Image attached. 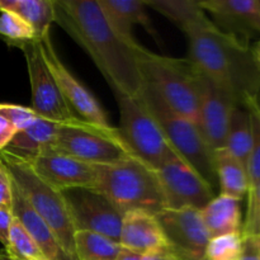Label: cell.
Listing matches in <instances>:
<instances>
[{
    "label": "cell",
    "instance_id": "14",
    "mask_svg": "<svg viewBox=\"0 0 260 260\" xmlns=\"http://www.w3.org/2000/svg\"><path fill=\"white\" fill-rule=\"evenodd\" d=\"M156 218L173 250L187 260H205L210 241L200 210L180 208L156 213Z\"/></svg>",
    "mask_w": 260,
    "mask_h": 260
},
{
    "label": "cell",
    "instance_id": "35",
    "mask_svg": "<svg viewBox=\"0 0 260 260\" xmlns=\"http://www.w3.org/2000/svg\"><path fill=\"white\" fill-rule=\"evenodd\" d=\"M13 213L12 210H4L0 208V243L4 248H7L8 241H9L10 228L13 223Z\"/></svg>",
    "mask_w": 260,
    "mask_h": 260
},
{
    "label": "cell",
    "instance_id": "25",
    "mask_svg": "<svg viewBox=\"0 0 260 260\" xmlns=\"http://www.w3.org/2000/svg\"><path fill=\"white\" fill-rule=\"evenodd\" d=\"M146 7H151L160 14L174 23L180 30L207 19L200 2L196 0H144Z\"/></svg>",
    "mask_w": 260,
    "mask_h": 260
},
{
    "label": "cell",
    "instance_id": "24",
    "mask_svg": "<svg viewBox=\"0 0 260 260\" xmlns=\"http://www.w3.org/2000/svg\"><path fill=\"white\" fill-rule=\"evenodd\" d=\"M225 149L238 159L248 172V161L251 150V123L249 112L244 106H235L231 112Z\"/></svg>",
    "mask_w": 260,
    "mask_h": 260
},
{
    "label": "cell",
    "instance_id": "23",
    "mask_svg": "<svg viewBox=\"0 0 260 260\" xmlns=\"http://www.w3.org/2000/svg\"><path fill=\"white\" fill-rule=\"evenodd\" d=\"M0 9L19 15L35 29L38 40L50 35L55 22L53 0H0Z\"/></svg>",
    "mask_w": 260,
    "mask_h": 260
},
{
    "label": "cell",
    "instance_id": "22",
    "mask_svg": "<svg viewBox=\"0 0 260 260\" xmlns=\"http://www.w3.org/2000/svg\"><path fill=\"white\" fill-rule=\"evenodd\" d=\"M62 124L38 117L29 126L14 135L7 149L22 155H32L50 149Z\"/></svg>",
    "mask_w": 260,
    "mask_h": 260
},
{
    "label": "cell",
    "instance_id": "4",
    "mask_svg": "<svg viewBox=\"0 0 260 260\" xmlns=\"http://www.w3.org/2000/svg\"><path fill=\"white\" fill-rule=\"evenodd\" d=\"M96 167L94 189L106 196L122 213L141 210L154 215L165 210V198L154 168L134 155Z\"/></svg>",
    "mask_w": 260,
    "mask_h": 260
},
{
    "label": "cell",
    "instance_id": "21",
    "mask_svg": "<svg viewBox=\"0 0 260 260\" xmlns=\"http://www.w3.org/2000/svg\"><path fill=\"white\" fill-rule=\"evenodd\" d=\"M213 164L220 187V194L238 201L243 200L249 190L248 172L245 167L225 147L213 151Z\"/></svg>",
    "mask_w": 260,
    "mask_h": 260
},
{
    "label": "cell",
    "instance_id": "34",
    "mask_svg": "<svg viewBox=\"0 0 260 260\" xmlns=\"http://www.w3.org/2000/svg\"><path fill=\"white\" fill-rule=\"evenodd\" d=\"M243 238L240 260H260V235H248Z\"/></svg>",
    "mask_w": 260,
    "mask_h": 260
},
{
    "label": "cell",
    "instance_id": "16",
    "mask_svg": "<svg viewBox=\"0 0 260 260\" xmlns=\"http://www.w3.org/2000/svg\"><path fill=\"white\" fill-rule=\"evenodd\" d=\"M201 8L213 17V24L239 40L251 32L260 33L259 0H202Z\"/></svg>",
    "mask_w": 260,
    "mask_h": 260
},
{
    "label": "cell",
    "instance_id": "5",
    "mask_svg": "<svg viewBox=\"0 0 260 260\" xmlns=\"http://www.w3.org/2000/svg\"><path fill=\"white\" fill-rule=\"evenodd\" d=\"M137 99L151 114L178 156L215 190L218 182L213 164V151L208 146L200 126L173 111L149 83L145 84L141 95Z\"/></svg>",
    "mask_w": 260,
    "mask_h": 260
},
{
    "label": "cell",
    "instance_id": "3",
    "mask_svg": "<svg viewBox=\"0 0 260 260\" xmlns=\"http://www.w3.org/2000/svg\"><path fill=\"white\" fill-rule=\"evenodd\" d=\"M0 160L9 172L13 183L50 226L66 254L76 260L74 244L76 230L65 193L43 179L23 155L4 149L0 151Z\"/></svg>",
    "mask_w": 260,
    "mask_h": 260
},
{
    "label": "cell",
    "instance_id": "36",
    "mask_svg": "<svg viewBox=\"0 0 260 260\" xmlns=\"http://www.w3.org/2000/svg\"><path fill=\"white\" fill-rule=\"evenodd\" d=\"M15 134L17 128L4 116L0 114V151L9 146Z\"/></svg>",
    "mask_w": 260,
    "mask_h": 260
},
{
    "label": "cell",
    "instance_id": "30",
    "mask_svg": "<svg viewBox=\"0 0 260 260\" xmlns=\"http://www.w3.org/2000/svg\"><path fill=\"white\" fill-rule=\"evenodd\" d=\"M243 249L241 234L217 236L208 241L205 260H240Z\"/></svg>",
    "mask_w": 260,
    "mask_h": 260
},
{
    "label": "cell",
    "instance_id": "1",
    "mask_svg": "<svg viewBox=\"0 0 260 260\" xmlns=\"http://www.w3.org/2000/svg\"><path fill=\"white\" fill-rule=\"evenodd\" d=\"M55 22L90 56L113 93L137 99L145 81L137 58L140 43L113 29L96 0H53Z\"/></svg>",
    "mask_w": 260,
    "mask_h": 260
},
{
    "label": "cell",
    "instance_id": "9",
    "mask_svg": "<svg viewBox=\"0 0 260 260\" xmlns=\"http://www.w3.org/2000/svg\"><path fill=\"white\" fill-rule=\"evenodd\" d=\"M27 62L32 89V109L40 117L61 124H76L81 121L74 114L60 88L56 84L43 55L40 40L30 41L20 46Z\"/></svg>",
    "mask_w": 260,
    "mask_h": 260
},
{
    "label": "cell",
    "instance_id": "19",
    "mask_svg": "<svg viewBox=\"0 0 260 260\" xmlns=\"http://www.w3.org/2000/svg\"><path fill=\"white\" fill-rule=\"evenodd\" d=\"M96 3L109 24L124 38L135 40L132 28L134 25H141L157 43L160 42L144 0H96Z\"/></svg>",
    "mask_w": 260,
    "mask_h": 260
},
{
    "label": "cell",
    "instance_id": "17",
    "mask_svg": "<svg viewBox=\"0 0 260 260\" xmlns=\"http://www.w3.org/2000/svg\"><path fill=\"white\" fill-rule=\"evenodd\" d=\"M118 243L122 248L142 255L172 248L156 215L141 210L123 213Z\"/></svg>",
    "mask_w": 260,
    "mask_h": 260
},
{
    "label": "cell",
    "instance_id": "12",
    "mask_svg": "<svg viewBox=\"0 0 260 260\" xmlns=\"http://www.w3.org/2000/svg\"><path fill=\"white\" fill-rule=\"evenodd\" d=\"M40 41L42 43L46 63L74 114L86 123L103 127V128L112 127L107 118L106 112L102 108L95 96L69 71V69L60 60L52 45L51 36L46 35Z\"/></svg>",
    "mask_w": 260,
    "mask_h": 260
},
{
    "label": "cell",
    "instance_id": "8",
    "mask_svg": "<svg viewBox=\"0 0 260 260\" xmlns=\"http://www.w3.org/2000/svg\"><path fill=\"white\" fill-rule=\"evenodd\" d=\"M50 149L94 165L112 164L134 156L118 128H103L86 122L62 124Z\"/></svg>",
    "mask_w": 260,
    "mask_h": 260
},
{
    "label": "cell",
    "instance_id": "33",
    "mask_svg": "<svg viewBox=\"0 0 260 260\" xmlns=\"http://www.w3.org/2000/svg\"><path fill=\"white\" fill-rule=\"evenodd\" d=\"M13 180L5 165L0 160V208L12 210Z\"/></svg>",
    "mask_w": 260,
    "mask_h": 260
},
{
    "label": "cell",
    "instance_id": "39",
    "mask_svg": "<svg viewBox=\"0 0 260 260\" xmlns=\"http://www.w3.org/2000/svg\"><path fill=\"white\" fill-rule=\"evenodd\" d=\"M251 51H253V55H254V58H255L256 65H258L260 69V41L255 43V46L251 48Z\"/></svg>",
    "mask_w": 260,
    "mask_h": 260
},
{
    "label": "cell",
    "instance_id": "38",
    "mask_svg": "<svg viewBox=\"0 0 260 260\" xmlns=\"http://www.w3.org/2000/svg\"><path fill=\"white\" fill-rule=\"evenodd\" d=\"M144 259V255L142 254L136 253V251L128 250V249L121 248L118 255H117L116 260H142Z\"/></svg>",
    "mask_w": 260,
    "mask_h": 260
},
{
    "label": "cell",
    "instance_id": "27",
    "mask_svg": "<svg viewBox=\"0 0 260 260\" xmlns=\"http://www.w3.org/2000/svg\"><path fill=\"white\" fill-rule=\"evenodd\" d=\"M4 251L9 260H47L17 218H13L9 241Z\"/></svg>",
    "mask_w": 260,
    "mask_h": 260
},
{
    "label": "cell",
    "instance_id": "13",
    "mask_svg": "<svg viewBox=\"0 0 260 260\" xmlns=\"http://www.w3.org/2000/svg\"><path fill=\"white\" fill-rule=\"evenodd\" d=\"M197 94L198 126L201 132L212 151L223 149L231 112L238 104L198 69Z\"/></svg>",
    "mask_w": 260,
    "mask_h": 260
},
{
    "label": "cell",
    "instance_id": "20",
    "mask_svg": "<svg viewBox=\"0 0 260 260\" xmlns=\"http://www.w3.org/2000/svg\"><path fill=\"white\" fill-rule=\"evenodd\" d=\"M200 212L211 239L230 234H241L243 221L240 201L218 194Z\"/></svg>",
    "mask_w": 260,
    "mask_h": 260
},
{
    "label": "cell",
    "instance_id": "18",
    "mask_svg": "<svg viewBox=\"0 0 260 260\" xmlns=\"http://www.w3.org/2000/svg\"><path fill=\"white\" fill-rule=\"evenodd\" d=\"M12 213L13 217L19 221L20 225L25 229L30 238L36 241L46 259L73 260L63 250L50 226L33 210L32 206L25 200V197L14 183H13Z\"/></svg>",
    "mask_w": 260,
    "mask_h": 260
},
{
    "label": "cell",
    "instance_id": "31",
    "mask_svg": "<svg viewBox=\"0 0 260 260\" xmlns=\"http://www.w3.org/2000/svg\"><path fill=\"white\" fill-rule=\"evenodd\" d=\"M246 217L241 229V236L260 235V182L248 190Z\"/></svg>",
    "mask_w": 260,
    "mask_h": 260
},
{
    "label": "cell",
    "instance_id": "32",
    "mask_svg": "<svg viewBox=\"0 0 260 260\" xmlns=\"http://www.w3.org/2000/svg\"><path fill=\"white\" fill-rule=\"evenodd\" d=\"M0 114L4 116L17 128V132L29 126L40 117L32 108L9 103H0Z\"/></svg>",
    "mask_w": 260,
    "mask_h": 260
},
{
    "label": "cell",
    "instance_id": "11",
    "mask_svg": "<svg viewBox=\"0 0 260 260\" xmlns=\"http://www.w3.org/2000/svg\"><path fill=\"white\" fill-rule=\"evenodd\" d=\"M154 170L168 210L201 211L216 197L215 190L182 159L173 160Z\"/></svg>",
    "mask_w": 260,
    "mask_h": 260
},
{
    "label": "cell",
    "instance_id": "7",
    "mask_svg": "<svg viewBox=\"0 0 260 260\" xmlns=\"http://www.w3.org/2000/svg\"><path fill=\"white\" fill-rule=\"evenodd\" d=\"M113 94L119 109L118 131L134 155L154 169L180 159L139 99L121 93Z\"/></svg>",
    "mask_w": 260,
    "mask_h": 260
},
{
    "label": "cell",
    "instance_id": "15",
    "mask_svg": "<svg viewBox=\"0 0 260 260\" xmlns=\"http://www.w3.org/2000/svg\"><path fill=\"white\" fill-rule=\"evenodd\" d=\"M23 156L43 179L62 192L75 188H95L96 167L94 164L51 149Z\"/></svg>",
    "mask_w": 260,
    "mask_h": 260
},
{
    "label": "cell",
    "instance_id": "6",
    "mask_svg": "<svg viewBox=\"0 0 260 260\" xmlns=\"http://www.w3.org/2000/svg\"><path fill=\"white\" fill-rule=\"evenodd\" d=\"M140 69L145 81L159 93L177 113L198 124L197 69L188 58L157 55L144 46L137 48Z\"/></svg>",
    "mask_w": 260,
    "mask_h": 260
},
{
    "label": "cell",
    "instance_id": "29",
    "mask_svg": "<svg viewBox=\"0 0 260 260\" xmlns=\"http://www.w3.org/2000/svg\"><path fill=\"white\" fill-rule=\"evenodd\" d=\"M0 36L9 46L19 48L24 43L38 40L35 29L15 13L0 9Z\"/></svg>",
    "mask_w": 260,
    "mask_h": 260
},
{
    "label": "cell",
    "instance_id": "2",
    "mask_svg": "<svg viewBox=\"0 0 260 260\" xmlns=\"http://www.w3.org/2000/svg\"><path fill=\"white\" fill-rule=\"evenodd\" d=\"M188 60L243 106L249 96L260 98V69L248 42L218 29L210 18L183 30Z\"/></svg>",
    "mask_w": 260,
    "mask_h": 260
},
{
    "label": "cell",
    "instance_id": "10",
    "mask_svg": "<svg viewBox=\"0 0 260 260\" xmlns=\"http://www.w3.org/2000/svg\"><path fill=\"white\" fill-rule=\"evenodd\" d=\"M63 193L76 231H91L118 243L123 213L106 196L90 188Z\"/></svg>",
    "mask_w": 260,
    "mask_h": 260
},
{
    "label": "cell",
    "instance_id": "28",
    "mask_svg": "<svg viewBox=\"0 0 260 260\" xmlns=\"http://www.w3.org/2000/svg\"><path fill=\"white\" fill-rule=\"evenodd\" d=\"M243 106L249 112L251 123V150L248 161L249 189L260 182V98L249 96Z\"/></svg>",
    "mask_w": 260,
    "mask_h": 260
},
{
    "label": "cell",
    "instance_id": "26",
    "mask_svg": "<svg viewBox=\"0 0 260 260\" xmlns=\"http://www.w3.org/2000/svg\"><path fill=\"white\" fill-rule=\"evenodd\" d=\"M76 260H116L119 243L91 231H76L74 236Z\"/></svg>",
    "mask_w": 260,
    "mask_h": 260
},
{
    "label": "cell",
    "instance_id": "40",
    "mask_svg": "<svg viewBox=\"0 0 260 260\" xmlns=\"http://www.w3.org/2000/svg\"><path fill=\"white\" fill-rule=\"evenodd\" d=\"M259 2H260V0H259Z\"/></svg>",
    "mask_w": 260,
    "mask_h": 260
},
{
    "label": "cell",
    "instance_id": "37",
    "mask_svg": "<svg viewBox=\"0 0 260 260\" xmlns=\"http://www.w3.org/2000/svg\"><path fill=\"white\" fill-rule=\"evenodd\" d=\"M142 260H187L183 258L180 254H178L177 251L173 250L172 248L161 249V250L154 251V253H150L147 255H144Z\"/></svg>",
    "mask_w": 260,
    "mask_h": 260
}]
</instances>
